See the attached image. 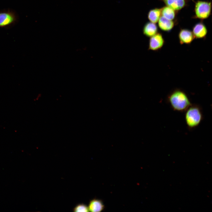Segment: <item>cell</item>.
I'll use <instances>...</instances> for the list:
<instances>
[{
  "instance_id": "cell-1",
  "label": "cell",
  "mask_w": 212,
  "mask_h": 212,
  "mask_svg": "<svg viewBox=\"0 0 212 212\" xmlns=\"http://www.w3.org/2000/svg\"><path fill=\"white\" fill-rule=\"evenodd\" d=\"M167 101L174 110L180 112H185L192 104L186 93L179 89L171 92L167 97Z\"/></svg>"
},
{
  "instance_id": "cell-2",
  "label": "cell",
  "mask_w": 212,
  "mask_h": 212,
  "mask_svg": "<svg viewBox=\"0 0 212 212\" xmlns=\"http://www.w3.org/2000/svg\"><path fill=\"white\" fill-rule=\"evenodd\" d=\"M185 112V120L189 129L197 127L203 120L202 110L200 106L197 104H192Z\"/></svg>"
},
{
  "instance_id": "cell-3",
  "label": "cell",
  "mask_w": 212,
  "mask_h": 212,
  "mask_svg": "<svg viewBox=\"0 0 212 212\" xmlns=\"http://www.w3.org/2000/svg\"><path fill=\"white\" fill-rule=\"evenodd\" d=\"M211 3L203 1L198 0L195 3V15L193 18L204 19H207L211 14Z\"/></svg>"
},
{
  "instance_id": "cell-4",
  "label": "cell",
  "mask_w": 212,
  "mask_h": 212,
  "mask_svg": "<svg viewBox=\"0 0 212 212\" xmlns=\"http://www.w3.org/2000/svg\"><path fill=\"white\" fill-rule=\"evenodd\" d=\"M15 12L11 9L0 11V27L7 28L14 25L18 21Z\"/></svg>"
},
{
  "instance_id": "cell-5",
  "label": "cell",
  "mask_w": 212,
  "mask_h": 212,
  "mask_svg": "<svg viewBox=\"0 0 212 212\" xmlns=\"http://www.w3.org/2000/svg\"><path fill=\"white\" fill-rule=\"evenodd\" d=\"M165 40L161 34L157 33L150 37L148 45V49L157 51L161 49L164 44Z\"/></svg>"
},
{
  "instance_id": "cell-6",
  "label": "cell",
  "mask_w": 212,
  "mask_h": 212,
  "mask_svg": "<svg viewBox=\"0 0 212 212\" xmlns=\"http://www.w3.org/2000/svg\"><path fill=\"white\" fill-rule=\"evenodd\" d=\"M178 37L180 43L181 44H190L195 38L192 32L187 29H181Z\"/></svg>"
},
{
  "instance_id": "cell-7",
  "label": "cell",
  "mask_w": 212,
  "mask_h": 212,
  "mask_svg": "<svg viewBox=\"0 0 212 212\" xmlns=\"http://www.w3.org/2000/svg\"><path fill=\"white\" fill-rule=\"evenodd\" d=\"M193 34L196 39H203L206 36L208 30L205 24L202 22L196 24L192 28Z\"/></svg>"
},
{
  "instance_id": "cell-8",
  "label": "cell",
  "mask_w": 212,
  "mask_h": 212,
  "mask_svg": "<svg viewBox=\"0 0 212 212\" xmlns=\"http://www.w3.org/2000/svg\"><path fill=\"white\" fill-rule=\"evenodd\" d=\"M158 26L162 30L166 32H169L174 27L175 23L173 20L166 19L161 16L158 21Z\"/></svg>"
},
{
  "instance_id": "cell-9",
  "label": "cell",
  "mask_w": 212,
  "mask_h": 212,
  "mask_svg": "<svg viewBox=\"0 0 212 212\" xmlns=\"http://www.w3.org/2000/svg\"><path fill=\"white\" fill-rule=\"evenodd\" d=\"M158 27L155 23L148 22L144 25L143 32L144 35L148 37H151L158 33Z\"/></svg>"
},
{
  "instance_id": "cell-10",
  "label": "cell",
  "mask_w": 212,
  "mask_h": 212,
  "mask_svg": "<svg viewBox=\"0 0 212 212\" xmlns=\"http://www.w3.org/2000/svg\"><path fill=\"white\" fill-rule=\"evenodd\" d=\"M166 5L175 11H179L186 4V0H162Z\"/></svg>"
},
{
  "instance_id": "cell-11",
  "label": "cell",
  "mask_w": 212,
  "mask_h": 212,
  "mask_svg": "<svg viewBox=\"0 0 212 212\" xmlns=\"http://www.w3.org/2000/svg\"><path fill=\"white\" fill-rule=\"evenodd\" d=\"M88 207L89 211L92 212H101L105 208L102 201L96 198H94L90 201Z\"/></svg>"
},
{
  "instance_id": "cell-12",
  "label": "cell",
  "mask_w": 212,
  "mask_h": 212,
  "mask_svg": "<svg viewBox=\"0 0 212 212\" xmlns=\"http://www.w3.org/2000/svg\"><path fill=\"white\" fill-rule=\"evenodd\" d=\"M161 16V9L155 8L148 11V18L150 22L155 24L158 22Z\"/></svg>"
},
{
  "instance_id": "cell-13",
  "label": "cell",
  "mask_w": 212,
  "mask_h": 212,
  "mask_svg": "<svg viewBox=\"0 0 212 212\" xmlns=\"http://www.w3.org/2000/svg\"><path fill=\"white\" fill-rule=\"evenodd\" d=\"M161 16L170 20H173L176 16L175 11L167 6L161 8Z\"/></svg>"
},
{
  "instance_id": "cell-14",
  "label": "cell",
  "mask_w": 212,
  "mask_h": 212,
  "mask_svg": "<svg viewBox=\"0 0 212 212\" xmlns=\"http://www.w3.org/2000/svg\"><path fill=\"white\" fill-rule=\"evenodd\" d=\"M74 212H89L88 206L86 204L82 203L77 205L73 209Z\"/></svg>"
},
{
  "instance_id": "cell-15",
  "label": "cell",
  "mask_w": 212,
  "mask_h": 212,
  "mask_svg": "<svg viewBox=\"0 0 212 212\" xmlns=\"http://www.w3.org/2000/svg\"><path fill=\"white\" fill-rule=\"evenodd\" d=\"M192 0L193 1H194V0Z\"/></svg>"
}]
</instances>
